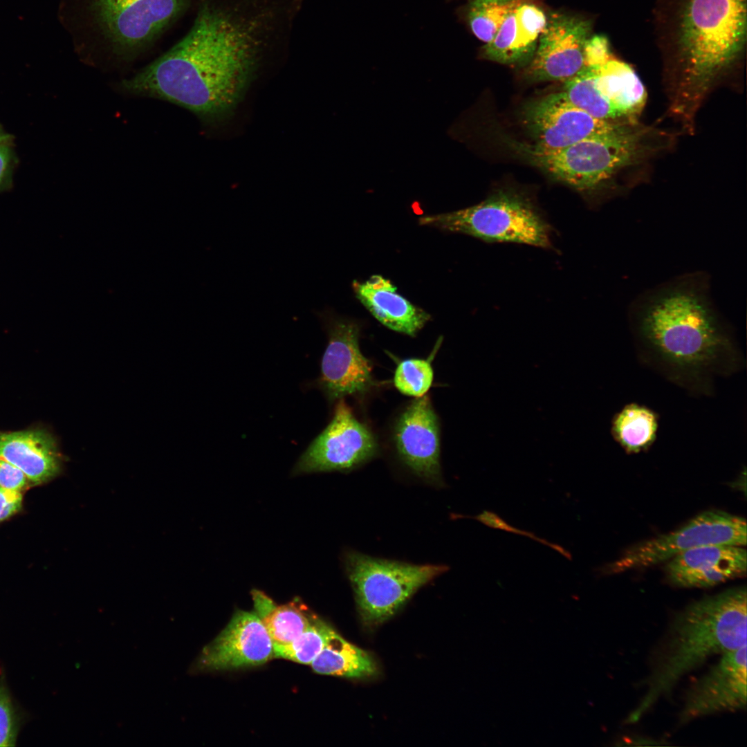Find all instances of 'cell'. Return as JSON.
I'll list each match as a JSON object with an SVG mask.
<instances>
[{"label":"cell","instance_id":"obj_9","mask_svg":"<svg viewBox=\"0 0 747 747\" xmlns=\"http://www.w3.org/2000/svg\"><path fill=\"white\" fill-rule=\"evenodd\" d=\"M508 144L531 165L586 195L596 194L613 180L620 164L618 149L608 132L555 150L517 140Z\"/></svg>","mask_w":747,"mask_h":747},{"label":"cell","instance_id":"obj_22","mask_svg":"<svg viewBox=\"0 0 747 747\" xmlns=\"http://www.w3.org/2000/svg\"><path fill=\"white\" fill-rule=\"evenodd\" d=\"M255 613L266 627L273 645L292 642L310 625L315 616L299 600L277 605L264 592H252Z\"/></svg>","mask_w":747,"mask_h":747},{"label":"cell","instance_id":"obj_21","mask_svg":"<svg viewBox=\"0 0 747 747\" xmlns=\"http://www.w3.org/2000/svg\"><path fill=\"white\" fill-rule=\"evenodd\" d=\"M354 293L371 315L386 327L414 336L430 320V315L396 292L391 282L373 275L364 282L353 281Z\"/></svg>","mask_w":747,"mask_h":747},{"label":"cell","instance_id":"obj_19","mask_svg":"<svg viewBox=\"0 0 747 747\" xmlns=\"http://www.w3.org/2000/svg\"><path fill=\"white\" fill-rule=\"evenodd\" d=\"M546 19L540 6L530 0H519L494 38L482 47L481 57L510 66L528 64Z\"/></svg>","mask_w":747,"mask_h":747},{"label":"cell","instance_id":"obj_4","mask_svg":"<svg viewBox=\"0 0 747 747\" xmlns=\"http://www.w3.org/2000/svg\"><path fill=\"white\" fill-rule=\"evenodd\" d=\"M746 587L729 589L688 605L672 620L650 659L646 690L626 718L637 722L679 681L708 658L746 644Z\"/></svg>","mask_w":747,"mask_h":747},{"label":"cell","instance_id":"obj_3","mask_svg":"<svg viewBox=\"0 0 747 747\" xmlns=\"http://www.w3.org/2000/svg\"><path fill=\"white\" fill-rule=\"evenodd\" d=\"M638 338L664 365L688 374L714 369L733 351L703 277L685 276L655 290L637 308Z\"/></svg>","mask_w":747,"mask_h":747},{"label":"cell","instance_id":"obj_16","mask_svg":"<svg viewBox=\"0 0 747 747\" xmlns=\"http://www.w3.org/2000/svg\"><path fill=\"white\" fill-rule=\"evenodd\" d=\"M746 644L721 655L719 661L687 690L679 723L746 708Z\"/></svg>","mask_w":747,"mask_h":747},{"label":"cell","instance_id":"obj_25","mask_svg":"<svg viewBox=\"0 0 747 747\" xmlns=\"http://www.w3.org/2000/svg\"><path fill=\"white\" fill-rule=\"evenodd\" d=\"M519 0H470L464 18L472 33L486 44L497 34Z\"/></svg>","mask_w":747,"mask_h":747},{"label":"cell","instance_id":"obj_7","mask_svg":"<svg viewBox=\"0 0 747 747\" xmlns=\"http://www.w3.org/2000/svg\"><path fill=\"white\" fill-rule=\"evenodd\" d=\"M562 92L589 115L614 122H638L647 100L645 86L634 68L612 54L601 64L585 65L564 81Z\"/></svg>","mask_w":747,"mask_h":747},{"label":"cell","instance_id":"obj_27","mask_svg":"<svg viewBox=\"0 0 747 747\" xmlns=\"http://www.w3.org/2000/svg\"><path fill=\"white\" fill-rule=\"evenodd\" d=\"M440 338L427 358H407L399 362L394 375V385L401 394L421 398L431 388L434 380L432 361L441 344Z\"/></svg>","mask_w":747,"mask_h":747},{"label":"cell","instance_id":"obj_28","mask_svg":"<svg viewBox=\"0 0 747 747\" xmlns=\"http://www.w3.org/2000/svg\"><path fill=\"white\" fill-rule=\"evenodd\" d=\"M24 720L13 700L5 676L0 678V747L15 746Z\"/></svg>","mask_w":747,"mask_h":747},{"label":"cell","instance_id":"obj_2","mask_svg":"<svg viewBox=\"0 0 747 747\" xmlns=\"http://www.w3.org/2000/svg\"><path fill=\"white\" fill-rule=\"evenodd\" d=\"M667 31L672 113L691 129L703 101L740 61L746 0H676Z\"/></svg>","mask_w":747,"mask_h":747},{"label":"cell","instance_id":"obj_31","mask_svg":"<svg viewBox=\"0 0 747 747\" xmlns=\"http://www.w3.org/2000/svg\"><path fill=\"white\" fill-rule=\"evenodd\" d=\"M12 141L0 144V192L11 187L12 175L16 157Z\"/></svg>","mask_w":747,"mask_h":747},{"label":"cell","instance_id":"obj_1","mask_svg":"<svg viewBox=\"0 0 747 747\" xmlns=\"http://www.w3.org/2000/svg\"><path fill=\"white\" fill-rule=\"evenodd\" d=\"M256 50L248 27L227 12L204 5L181 41L122 86L203 119H216L242 97L255 69Z\"/></svg>","mask_w":747,"mask_h":747},{"label":"cell","instance_id":"obj_24","mask_svg":"<svg viewBox=\"0 0 747 747\" xmlns=\"http://www.w3.org/2000/svg\"><path fill=\"white\" fill-rule=\"evenodd\" d=\"M658 426L657 416L652 409L631 403L614 416L611 432L627 453L635 454L654 443Z\"/></svg>","mask_w":747,"mask_h":747},{"label":"cell","instance_id":"obj_14","mask_svg":"<svg viewBox=\"0 0 747 747\" xmlns=\"http://www.w3.org/2000/svg\"><path fill=\"white\" fill-rule=\"evenodd\" d=\"M591 21L567 13L553 12L527 64L526 77L533 82L566 81L585 66L584 49Z\"/></svg>","mask_w":747,"mask_h":747},{"label":"cell","instance_id":"obj_20","mask_svg":"<svg viewBox=\"0 0 747 747\" xmlns=\"http://www.w3.org/2000/svg\"><path fill=\"white\" fill-rule=\"evenodd\" d=\"M0 459L17 466L35 484L57 476L64 461L56 438L39 429L0 432Z\"/></svg>","mask_w":747,"mask_h":747},{"label":"cell","instance_id":"obj_13","mask_svg":"<svg viewBox=\"0 0 747 747\" xmlns=\"http://www.w3.org/2000/svg\"><path fill=\"white\" fill-rule=\"evenodd\" d=\"M521 118L535 147L562 149L582 139L605 133L632 122L600 120L572 104L562 91L527 102Z\"/></svg>","mask_w":747,"mask_h":747},{"label":"cell","instance_id":"obj_5","mask_svg":"<svg viewBox=\"0 0 747 747\" xmlns=\"http://www.w3.org/2000/svg\"><path fill=\"white\" fill-rule=\"evenodd\" d=\"M419 223L467 234L488 243H511L553 249V228L528 195L499 189L481 202L421 216Z\"/></svg>","mask_w":747,"mask_h":747},{"label":"cell","instance_id":"obj_8","mask_svg":"<svg viewBox=\"0 0 747 747\" xmlns=\"http://www.w3.org/2000/svg\"><path fill=\"white\" fill-rule=\"evenodd\" d=\"M744 518L722 510H706L678 529L627 548L616 561L598 571L602 575L649 567L690 549L708 545L746 544Z\"/></svg>","mask_w":747,"mask_h":747},{"label":"cell","instance_id":"obj_33","mask_svg":"<svg viewBox=\"0 0 747 747\" xmlns=\"http://www.w3.org/2000/svg\"><path fill=\"white\" fill-rule=\"evenodd\" d=\"M12 140L11 135L7 133L0 125V144Z\"/></svg>","mask_w":747,"mask_h":747},{"label":"cell","instance_id":"obj_32","mask_svg":"<svg viewBox=\"0 0 747 747\" xmlns=\"http://www.w3.org/2000/svg\"><path fill=\"white\" fill-rule=\"evenodd\" d=\"M22 501L21 492L10 491L0 488V522L19 512L22 507Z\"/></svg>","mask_w":747,"mask_h":747},{"label":"cell","instance_id":"obj_26","mask_svg":"<svg viewBox=\"0 0 747 747\" xmlns=\"http://www.w3.org/2000/svg\"><path fill=\"white\" fill-rule=\"evenodd\" d=\"M334 631L326 622L315 616L307 628L292 642L286 645H273L274 657L311 665Z\"/></svg>","mask_w":747,"mask_h":747},{"label":"cell","instance_id":"obj_17","mask_svg":"<svg viewBox=\"0 0 747 747\" xmlns=\"http://www.w3.org/2000/svg\"><path fill=\"white\" fill-rule=\"evenodd\" d=\"M274 657L273 643L255 612L239 610L208 645L196 665L201 670H219L261 665Z\"/></svg>","mask_w":747,"mask_h":747},{"label":"cell","instance_id":"obj_15","mask_svg":"<svg viewBox=\"0 0 747 747\" xmlns=\"http://www.w3.org/2000/svg\"><path fill=\"white\" fill-rule=\"evenodd\" d=\"M394 441L398 458L414 475L432 487L445 486L439 424L429 396L416 398L400 414Z\"/></svg>","mask_w":747,"mask_h":747},{"label":"cell","instance_id":"obj_23","mask_svg":"<svg viewBox=\"0 0 747 747\" xmlns=\"http://www.w3.org/2000/svg\"><path fill=\"white\" fill-rule=\"evenodd\" d=\"M311 665L318 674L351 679L371 677L378 671L369 654L346 640L335 631Z\"/></svg>","mask_w":747,"mask_h":747},{"label":"cell","instance_id":"obj_6","mask_svg":"<svg viewBox=\"0 0 747 747\" xmlns=\"http://www.w3.org/2000/svg\"><path fill=\"white\" fill-rule=\"evenodd\" d=\"M343 564L361 620L370 627L389 620L418 589L449 569L374 557L352 549L344 553Z\"/></svg>","mask_w":747,"mask_h":747},{"label":"cell","instance_id":"obj_30","mask_svg":"<svg viewBox=\"0 0 747 747\" xmlns=\"http://www.w3.org/2000/svg\"><path fill=\"white\" fill-rule=\"evenodd\" d=\"M30 483L24 472L10 462L0 459V488L21 492Z\"/></svg>","mask_w":747,"mask_h":747},{"label":"cell","instance_id":"obj_12","mask_svg":"<svg viewBox=\"0 0 747 747\" xmlns=\"http://www.w3.org/2000/svg\"><path fill=\"white\" fill-rule=\"evenodd\" d=\"M186 0H90L100 33L120 53L154 39L182 12Z\"/></svg>","mask_w":747,"mask_h":747},{"label":"cell","instance_id":"obj_18","mask_svg":"<svg viewBox=\"0 0 747 747\" xmlns=\"http://www.w3.org/2000/svg\"><path fill=\"white\" fill-rule=\"evenodd\" d=\"M746 551L735 545H708L690 549L667 561L665 571L673 585L705 588L745 575Z\"/></svg>","mask_w":747,"mask_h":747},{"label":"cell","instance_id":"obj_29","mask_svg":"<svg viewBox=\"0 0 747 747\" xmlns=\"http://www.w3.org/2000/svg\"><path fill=\"white\" fill-rule=\"evenodd\" d=\"M456 516H457L458 518H471L481 522V524L489 528L522 535L524 537L535 540L541 544L550 547L551 548L560 553L562 555H563L568 560H571L572 559L571 553L566 549H565L563 546L551 542L544 538L540 537L532 532L518 528L509 524L499 515H497L493 511L484 510L481 513L474 516H461L459 515H456Z\"/></svg>","mask_w":747,"mask_h":747},{"label":"cell","instance_id":"obj_10","mask_svg":"<svg viewBox=\"0 0 747 747\" xmlns=\"http://www.w3.org/2000/svg\"><path fill=\"white\" fill-rule=\"evenodd\" d=\"M378 444L370 428L340 398L332 418L296 463L294 475L319 472H349L375 458Z\"/></svg>","mask_w":747,"mask_h":747},{"label":"cell","instance_id":"obj_11","mask_svg":"<svg viewBox=\"0 0 747 747\" xmlns=\"http://www.w3.org/2000/svg\"><path fill=\"white\" fill-rule=\"evenodd\" d=\"M328 335L318 387L331 401L351 396L364 397L377 385L372 365L359 346L360 327L331 311L317 313Z\"/></svg>","mask_w":747,"mask_h":747}]
</instances>
